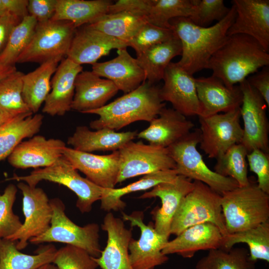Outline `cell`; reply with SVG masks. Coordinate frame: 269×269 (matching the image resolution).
I'll list each match as a JSON object with an SVG mask.
<instances>
[{
	"instance_id": "cell-29",
	"label": "cell",
	"mask_w": 269,
	"mask_h": 269,
	"mask_svg": "<svg viewBox=\"0 0 269 269\" xmlns=\"http://www.w3.org/2000/svg\"><path fill=\"white\" fill-rule=\"evenodd\" d=\"M182 46L176 34L170 39L149 48L136 56L143 70L145 81L155 84L163 80L166 68L175 56L181 55Z\"/></svg>"
},
{
	"instance_id": "cell-18",
	"label": "cell",
	"mask_w": 269,
	"mask_h": 269,
	"mask_svg": "<svg viewBox=\"0 0 269 269\" xmlns=\"http://www.w3.org/2000/svg\"><path fill=\"white\" fill-rule=\"evenodd\" d=\"M63 155L95 184L104 189L115 188L120 168L118 150L107 155H97L66 146Z\"/></svg>"
},
{
	"instance_id": "cell-1",
	"label": "cell",
	"mask_w": 269,
	"mask_h": 269,
	"mask_svg": "<svg viewBox=\"0 0 269 269\" xmlns=\"http://www.w3.org/2000/svg\"><path fill=\"white\" fill-rule=\"evenodd\" d=\"M236 16L235 8L232 5L226 16L211 26H198L188 17L171 19V28L182 46L181 58L177 63L192 75L207 69L211 57L226 41L228 30Z\"/></svg>"
},
{
	"instance_id": "cell-38",
	"label": "cell",
	"mask_w": 269,
	"mask_h": 269,
	"mask_svg": "<svg viewBox=\"0 0 269 269\" xmlns=\"http://www.w3.org/2000/svg\"><path fill=\"white\" fill-rule=\"evenodd\" d=\"M248 152L241 143L236 144L217 158L214 170L218 174L235 180L239 186L248 185L247 155Z\"/></svg>"
},
{
	"instance_id": "cell-23",
	"label": "cell",
	"mask_w": 269,
	"mask_h": 269,
	"mask_svg": "<svg viewBox=\"0 0 269 269\" xmlns=\"http://www.w3.org/2000/svg\"><path fill=\"white\" fill-rule=\"evenodd\" d=\"M194 127L186 117L173 109L164 107L136 136L150 144L168 148L189 134Z\"/></svg>"
},
{
	"instance_id": "cell-5",
	"label": "cell",
	"mask_w": 269,
	"mask_h": 269,
	"mask_svg": "<svg viewBox=\"0 0 269 269\" xmlns=\"http://www.w3.org/2000/svg\"><path fill=\"white\" fill-rule=\"evenodd\" d=\"M194 182L193 189L182 199L174 216L170 235L176 236L192 226L210 223L220 229L223 236L226 235L222 195L200 181Z\"/></svg>"
},
{
	"instance_id": "cell-32",
	"label": "cell",
	"mask_w": 269,
	"mask_h": 269,
	"mask_svg": "<svg viewBox=\"0 0 269 269\" xmlns=\"http://www.w3.org/2000/svg\"><path fill=\"white\" fill-rule=\"evenodd\" d=\"M32 112L18 115L0 127V161L8 156L25 138H31L40 130L43 116Z\"/></svg>"
},
{
	"instance_id": "cell-50",
	"label": "cell",
	"mask_w": 269,
	"mask_h": 269,
	"mask_svg": "<svg viewBox=\"0 0 269 269\" xmlns=\"http://www.w3.org/2000/svg\"><path fill=\"white\" fill-rule=\"evenodd\" d=\"M22 18L10 13L0 17V55L4 50L11 31Z\"/></svg>"
},
{
	"instance_id": "cell-21",
	"label": "cell",
	"mask_w": 269,
	"mask_h": 269,
	"mask_svg": "<svg viewBox=\"0 0 269 269\" xmlns=\"http://www.w3.org/2000/svg\"><path fill=\"white\" fill-rule=\"evenodd\" d=\"M199 103L198 117H207L240 107L242 93L239 85L227 87L219 79L211 76L195 78Z\"/></svg>"
},
{
	"instance_id": "cell-19",
	"label": "cell",
	"mask_w": 269,
	"mask_h": 269,
	"mask_svg": "<svg viewBox=\"0 0 269 269\" xmlns=\"http://www.w3.org/2000/svg\"><path fill=\"white\" fill-rule=\"evenodd\" d=\"M101 228L107 233L105 249L94 261L102 269H134L131 264L129 246L132 238V229L126 227L124 221L107 213Z\"/></svg>"
},
{
	"instance_id": "cell-11",
	"label": "cell",
	"mask_w": 269,
	"mask_h": 269,
	"mask_svg": "<svg viewBox=\"0 0 269 269\" xmlns=\"http://www.w3.org/2000/svg\"><path fill=\"white\" fill-rule=\"evenodd\" d=\"M198 117L200 148L208 157L217 159L231 146L241 142L243 131L240 108L223 114Z\"/></svg>"
},
{
	"instance_id": "cell-53",
	"label": "cell",
	"mask_w": 269,
	"mask_h": 269,
	"mask_svg": "<svg viewBox=\"0 0 269 269\" xmlns=\"http://www.w3.org/2000/svg\"><path fill=\"white\" fill-rule=\"evenodd\" d=\"M14 117L15 116L0 109V127Z\"/></svg>"
},
{
	"instance_id": "cell-25",
	"label": "cell",
	"mask_w": 269,
	"mask_h": 269,
	"mask_svg": "<svg viewBox=\"0 0 269 269\" xmlns=\"http://www.w3.org/2000/svg\"><path fill=\"white\" fill-rule=\"evenodd\" d=\"M82 71V65L67 57L61 61L51 79V89L44 102L43 113L61 116L71 110L75 79Z\"/></svg>"
},
{
	"instance_id": "cell-40",
	"label": "cell",
	"mask_w": 269,
	"mask_h": 269,
	"mask_svg": "<svg viewBox=\"0 0 269 269\" xmlns=\"http://www.w3.org/2000/svg\"><path fill=\"white\" fill-rule=\"evenodd\" d=\"M37 24L36 19L28 15L14 27L0 55V66L14 65L18 57L29 44Z\"/></svg>"
},
{
	"instance_id": "cell-49",
	"label": "cell",
	"mask_w": 269,
	"mask_h": 269,
	"mask_svg": "<svg viewBox=\"0 0 269 269\" xmlns=\"http://www.w3.org/2000/svg\"><path fill=\"white\" fill-rule=\"evenodd\" d=\"M261 70L250 75L247 82L261 95L268 107H269V68L265 66Z\"/></svg>"
},
{
	"instance_id": "cell-8",
	"label": "cell",
	"mask_w": 269,
	"mask_h": 269,
	"mask_svg": "<svg viewBox=\"0 0 269 269\" xmlns=\"http://www.w3.org/2000/svg\"><path fill=\"white\" fill-rule=\"evenodd\" d=\"M53 214L51 224L43 234L31 239L34 244L57 242L82 248L92 257L98 258L102 250L100 244V226L91 223L81 227L72 222L65 213V206L58 198L50 200Z\"/></svg>"
},
{
	"instance_id": "cell-33",
	"label": "cell",
	"mask_w": 269,
	"mask_h": 269,
	"mask_svg": "<svg viewBox=\"0 0 269 269\" xmlns=\"http://www.w3.org/2000/svg\"><path fill=\"white\" fill-rule=\"evenodd\" d=\"M178 175L175 169L159 171L143 175L138 180L119 188L104 189L100 199L101 208L105 211H118L126 206L122 198L128 194L152 188L161 183L173 180Z\"/></svg>"
},
{
	"instance_id": "cell-42",
	"label": "cell",
	"mask_w": 269,
	"mask_h": 269,
	"mask_svg": "<svg viewBox=\"0 0 269 269\" xmlns=\"http://www.w3.org/2000/svg\"><path fill=\"white\" fill-rule=\"evenodd\" d=\"M17 191L16 186L10 184L3 194H0V239H8L22 225L19 217L12 210Z\"/></svg>"
},
{
	"instance_id": "cell-3",
	"label": "cell",
	"mask_w": 269,
	"mask_h": 269,
	"mask_svg": "<svg viewBox=\"0 0 269 269\" xmlns=\"http://www.w3.org/2000/svg\"><path fill=\"white\" fill-rule=\"evenodd\" d=\"M160 89L145 81L135 90L109 104L84 114L99 116L89 124L95 130L108 128L116 131L137 121L149 123L165 107L160 98Z\"/></svg>"
},
{
	"instance_id": "cell-13",
	"label": "cell",
	"mask_w": 269,
	"mask_h": 269,
	"mask_svg": "<svg viewBox=\"0 0 269 269\" xmlns=\"http://www.w3.org/2000/svg\"><path fill=\"white\" fill-rule=\"evenodd\" d=\"M17 187L23 195L24 221L20 229L6 239L16 241L19 250L25 248L29 241L46 232L50 226L53 211L50 200L44 190L20 181Z\"/></svg>"
},
{
	"instance_id": "cell-46",
	"label": "cell",
	"mask_w": 269,
	"mask_h": 269,
	"mask_svg": "<svg viewBox=\"0 0 269 269\" xmlns=\"http://www.w3.org/2000/svg\"><path fill=\"white\" fill-rule=\"evenodd\" d=\"M250 170L257 176V185L269 194V154L259 149H255L247 155Z\"/></svg>"
},
{
	"instance_id": "cell-35",
	"label": "cell",
	"mask_w": 269,
	"mask_h": 269,
	"mask_svg": "<svg viewBox=\"0 0 269 269\" xmlns=\"http://www.w3.org/2000/svg\"><path fill=\"white\" fill-rule=\"evenodd\" d=\"M246 244L251 260L269 262V221L259 226L223 236L220 249L228 251L237 244Z\"/></svg>"
},
{
	"instance_id": "cell-31",
	"label": "cell",
	"mask_w": 269,
	"mask_h": 269,
	"mask_svg": "<svg viewBox=\"0 0 269 269\" xmlns=\"http://www.w3.org/2000/svg\"><path fill=\"white\" fill-rule=\"evenodd\" d=\"M63 59L47 60L22 77V97L29 110L36 113L50 93L51 79Z\"/></svg>"
},
{
	"instance_id": "cell-2",
	"label": "cell",
	"mask_w": 269,
	"mask_h": 269,
	"mask_svg": "<svg viewBox=\"0 0 269 269\" xmlns=\"http://www.w3.org/2000/svg\"><path fill=\"white\" fill-rule=\"evenodd\" d=\"M269 65V53L254 38L245 34L228 36L210 58L212 76L232 88L260 69Z\"/></svg>"
},
{
	"instance_id": "cell-37",
	"label": "cell",
	"mask_w": 269,
	"mask_h": 269,
	"mask_svg": "<svg viewBox=\"0 0 269 269\" xmlns=\"http://www.w3.org/2000/svg\"><path fill=\"white\" fill-rule=\"evenodd\" d=\"M195 269H256V262L250 260L245 248H232L228 251L218 248L208 251L197 262Z\"/></svg>"
},
{
	"instance_id": "cell-15",
	"label": "cell",
	"mask_w": 269,
	"mask_h": 269,
	"mask_svg": "<svg viewBox=\"0 0 269 269\" xmlns=\"http://www.w3.org/2000/svg\"><path fill=\"white\" fill-rule=\"evenodd\" d=\"M160 89L162 101L170 103L173 109L185 117L198 116L199 103L195 78L177 62H171L165 69Z\"/></svg>"
},
{
	"instance_id": "cell-41",
	"label": "cell",
	"mask_w": 269,
	"mask_h": 269,
	"mask_svg": "<svg viewBox=\"0 0 269 269\" xmlns=\"http://www.w3.org/2000/svg\"><path fill=\"white\" fill-rule=\"evenodd\" d=\"M23 75L16 70L0 81V109L14 116L31 112L22 97Z\"/></svg>"
},
{
	"instance_id": "cell-54",
	"label": "cell",
	"mask_w": 269,
	"mask_h": 269,
	"mask_svg": "<svg viewBox=\"0 0 269 269\" xmlns=\"http://www.w3.org/2000/svg\"><path fill=\"white\" fill-rule=\"evenodd\" d=\"M36 269H59L57 266L53 263L44 264Z\"/></svg>"
},
{
	"instance_id": "cell-36",
	"label": "cell",
	"mask_w": 269,
	"mask_h": 269,
	"mask_svg": "<svg viewBox=\"0 0 269 269\" xmlns=\"http://www.w3.org/2000/svg\"><path fill=\"white\" fill-rule=\"evenodd\" d=\"M146 22V16L121 12L107 13L88 24L108 35L128 43Z\"/></svg>"
},
{
	"instance_id": "cell-52",
	"label": "cell",
	"mask_w": 269,
	"mask_h": 269,
	"mask_svg": "<svg viewBox=\"0 0 269 269\" xmlns=\"http://www.w3.org/2000/svg\"><path fill=\"white\" fill-rule=\"evenodd\" d=\"M16 70L14 65L0 66V81Z\"/></svg>"
},
{
	"instance_id": "cell-12",
	"label": "cell",
	"mask_w": 269,
	"mask_h": 269,
	"mask_svg": "<svg viewBox=\"0 0 269 269\" xmlns=\"http://www.w3.org/2000/svg\"><path fill=\"white\" fill-rule=\"evenodd\" d=\"M239 85L242 93L240 112L244 123L241 143L248 153L259 149L269 153V124L266 113L268 106L246 79Z\"/></svg>"
},
{
	"instance_id": "cell-30",
	"label": "cell",
	"mask_w": 269,
	"mask_h": 269,
	"mask_svg": "<svg viewBox=\"0 0 269 269\" xmlns=\"http://www.w3.org/2000/svg\"><path fill=\"white\" fill-rule=\"evenodd\" d=\"M113 3L109 0H57L51 20L68 21L77 28L107 14Z\"/></svg>"
},
{
	"instance_id": "cell-9",
	"label": "cell",
	"mask_w": 269,
	"mask_h": 269,
	"mask_svg": "<svg viewBox=\"0 0 269 269\" xmlns=\"http://www.w3.org/2000/svg\"><path fill=\"white\" fill-rule=\"evenodd\" d=\"M76 28L68 21L49 20L37 22L31 40L16 63L41 64L66 57Z\"/></svg>"
},
{
	"instance_id": "cell-10",
	"label": "cell",
	"mask_w": 269,
	"mask_h": 269,
	"mask_svg": "<svg viewBox=\"0 0 269 269\" xmlns=\"http://www.w3.org/2000/svg\"><path fill=\"white\" fill-rule=\"evenodd\" d=\"M118 151L120 168L117 183L137 176L176 167L167 148L132 140Z\"/></svg>"
},
{
	"instance_id": "cell-44",
	"label": "cell",
	"mask_w": 269,
	"mask_h": 269,
	"mask_svg": "<svg viewBox=\"0 0 269 269\" xmlns=\"http://www.w3.org/2000/svg\"><path fill=\"white\" fill-rule=\"evenodd\" d=\"M175 35L172 29L159 27L147 22L141 27L128 44L138 56L152 46L165 41Z\"/></svg>"
},
{
	"instance_id": "cell-28",
	"label": "cell",
	"mask_w": 269,
	"mask_h": 269,
	"mask_svg": "<svg viewBox=\"0 0 269 269\" xmlns=\"http://www.w3.org/2000/svg\"><path fill=\"white\" fill-rule=\"evenodd\" d=\"M137 134V131L117 132L108 128L91 131L87 126H79L68 137L67 144L72 146L73 149L83 152H113L134 139Z\"/></svg>"
},
{
	"instance_id": "cell-7",
	"label": "cell",
	"mask_w": 269,
	"mask_h": 269,
	"mask_svg": "<svg viewBox=\"0 0 269 269\" xmlns=\"http://www.w3.org/2000/svg\"><path fill=\"white\" fill-rule=\"evenodd\" d=\"M200 140V132L197 130L167 148L178 175L200 181L221 195L238 187L233 179L222 176L208 167L197 148Z\"/></svg>"
},
{
	"instance_id": "cell-47",
	"label": "cell",
	"mask_w": 269,
	"mask_h": 269,
	"mask_svg": "<svg viewBox=\"0 0 269 269\" xmlns=\"http://www.w3.org/2000/svg\"><path fill=\"white\" fill-rule=\"evenodd\" d=\"M154 0H119L110 6L108 13L127 12L147 16Z\"/></svg>"
},
{
	"instance_id": "cell-45",
	"label": "cell",
	"mask_w": 269,
	"mask_h": 269,
	"mask_svg": "<svg viewBox=\"0 0 269 269\" xmlns=\"http://www.w3.org/2000/svg\"><path fill=\"white\" fill-rule=\"evenodd\" d=\"M230 10L223 0H197L193 13L188 18L198 26L208 27L215 20H222Z\"/></svg>"
},
{
	"instance_id": "cell-6",
	"label": "cell",
	"mask_w": 269,
	"mask_h": 269,
	"mask_svg": "<svg viewBox=\"0 0 269 269\" xmlns=\"http://www.w3.org/2000/svg\"><path fill=\"white\" fill-rule=\"evenodd\" d=\"M11 180L24 182L31 187H36L42 180L63 185L77 195L76 206L82 213L91 211L93 204L100 200L103 191L102 188L81 176L63 155L49 166L36 169L26 176L14 174L6 179Z\"/></svg>"
},
{
	"instance_id": "cell-17",
	"label": "cell",
	"mask_w": 269,
	"mask_h": 269,
	"mask_svg": "<svg viewBox=\"0 0 269 269\" xmlns=\"http://www.w3.org/2000/svg\"><path fill=\"white\" fill-rule=\"evenodd\" d=\"M236 16L227 35H249L269 51V0H233Z\"/></svg>"
},
{
	"instance_id": "cell-22",
	"label": "cell",
	"mask_w": 269,
	"mask_h": 269,
	"mask_svg": "<svg viewBox=\"0 0 269 269\" xmlns=\"http://www.w3.org/2000/svg\"><path fill=\"white\" fill-rule=\"evenodd\" d=\"M66 146L61 139L35 135L18 144L8 156V161L17 168H44L61 156Z\"/></svg>"
},
{
	"instance_id": "cell-55",
	"label": "cell",
	"mask_w": 269,
	"mask_h": 269,
	"mask_svg": "<svg viewBox=\"0 0 269 269\" xmlns=\"http://www.w3.org/2000/svg\"><path fill=\"white\" fill-rule=\"evenodd\" d=\"M8 13L3 0H0V17Z\"/></svg>"
},
{
	"instance_id": "cell-39",
	"label": "cell",
	"mask_w": 269,
	"mask_h": 269,
	"mask_svg": "<svg viewBox=\"0 0 269 269\" xmlns=\"http://www.w3.org/2000/svg\"><path fill=\"white\" fill-rule=\"evenodd\" d=\"M197 0H154L147 16V22L159 27L172 29L171 19L189 17L193 12Z\"/></svg>"
},
{
	"instance_id": "cell-27",
	"label": "cell",
	"mask_w": 269,
	"mask_h": 269,
	"mask_svg": "<svg viewBox=\"0 0 269 269\" xmlns=\"http://www.w3.org/2000/svg\"><path fill=\"white\" fill-rule=\"evenodd\" d=\"M119 91L111 81L102 78L92 71H82L75 79L71 109L84 114L99 109Z\"/></svg>"
},
{
	"instance_id": "cell-4",
	"label": "cell",
	"mask_w": 269,
	"mask_h": 269,
	"mask_svg": "<svg viewBox=\"0 0 269 269\" xmlns=\"http://www.w3.org/2000/svg\"><path fill=\"white\" fill-rule=\"evenodd\" d=\"M221 206L227 234L269 221V194L251 181L222 194Z\"/></svg>"
},
{
	"instance_id": "cell-14",
	"label": "cell",
	"mask_w": 269,
	"mask_h": 269,
	"mask_svg": "<svg viewBox=\"0 0 269 269\" xmlns=\"http://www.w3.org/2000/svg\"><path fill=\"white\" fill-rule=\"evenodd\" d=\"M122 219L130 223L132 227H137L140 232L138 240L133 238L129 246V257L134 269H154L168 260L162 249L168 238L159 234L152 222L146 225L143 212L134 211L131 214L122 212Z\"/></svg>"
},
{
	"instance_id": "cell-24",
	"label": "cell",
	"mask_w": 269,
	"mask_h": 269,
	"mask_svg": "<svg viewBox=\"0 0 269 269\" xmlns=\"http://www.w3.org/2000/svg\"><path fill=\"white\" fill-rule=\"evenodd\" d=\"M223 235L214 224L205 223L190 227L176 238L168 241L162 252L165 255L176 254L184 258H191L199 251L221 248Z\"/></svg>"
},
{
	"instance_id": "cell-34",
	"label": "cell",
	"mask_w": 269,
	"mask_h": 269,
	"mask_svg": "<svg viewBox=\"0 0 269 269\" xmlns=\"http://www.w3.org/2000/svg\"><path fill=\"white\" fill-rule=\"evenodd\" d=\"M16 241L0 239V269H36L52 263L57 249L52 244L40 248L35 255L21 253Z\"/></svg>"
},
{
	"instance_id": "cell-48",
	"label": "cell",
	"mask_w": 269,
	"mask_h": 269,
	"mask_svg": "<svg viewBox=\"0 0 269 269\" xmlns=\"http://www.w3.org/2000/svg\"><path fill=\"white\" fill-rule=\"evenodd\" d=\"M57 0H29L27 6L28 14L37 22L52 19L56 10Z\"/></svg>"
},
{
	"instance_id": "cell-43",
	"label": "cell",
	"mask_w": 269,
	"mask_h": 269,
	"mask_svg": "<svg viewBox=\"0 0 269 269\" xmlns=\"http://www.w3.org/2000/svg\"><path fill=\"white\" fill-rule=\"evenodd\" d=\"M52 263L59 269H96L98 267L86 251L69 245L57 250Z\"/></svg>"
},
{
	"instance_id": "cell-20",
	"label": "cell",
	"mask_w": 269,
	"mask_h": 269,
	"mask_svg": "<svg viewBox=\"0 0 269 269\" xmlns=\"http://www.w3.org/2000/svg\"><path fill=\"white\" fill-rule=\"evenodd\" d=\"M127 47V43L86 24L76 28L66 57L81 65H93L112 50Z\"/></svg>"
},
{
	"instance_id": "cell-26",
	"label": "cell",
	"mask_w": 269,
	"mask_h": 269,
	"mask_svg": "<svg viewBox=\"0 0 269 269\" xmlns=\"http://www.w3.org/2000/svg\"><path fill=\"white\" fill-rule=\"evenodd\" d=\"M114 59L92 65V71L98 76L111 81L124 94L129 93L145 81V73L136 58L127 48L118 50Z\"/></svg>"
},
{
	"instance_id": "cell-16",
	"label": "cell",
	"mask_w": 269,
	"mask_h": 269,
	"mask_svg": "<svg viewBox=\"0 0 269 269\" xmlns=\"http://www.w3.org/2000/svg\"><path fill=\"white\" fill-rule=\"evenodd\" d=\"M194 182L181 175L172 181L161 183L144 192L138 198L147 199L158 197L161 206L154 211V228L159 234L167 238L170 235V228L174 216L182 199L194 188Z\"/></svg>"
},
{
	"instance_id": "cell-51",
	"label": "cell",
	"mask_w": 269,
	"mask_h": 269,
	"mask_svg": "<svg viewBox=\"0 0 269 269\" xmlns=\"http://www.w3.org/2000/svg\"><path fill=\"white\" fill-rule=\"evenodd\" d=\"M7 12L23 18L29 15L27 10V0H3Z\"/></svg>"
}]
</instances>
